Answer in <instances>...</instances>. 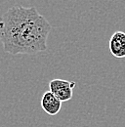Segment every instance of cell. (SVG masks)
Returning <instances> with one entry per match:
<instances>
[{
	"label": "cell",
	"mask_w": 125,
	"mask_h": 127,
	"mask_svg": "<svg viewBox=\"0 0 125 127\" xmlns=\"http://www.w3.org/2000/svg\"><path fill=\"white\" fill-rule=\"evenodd\" d=\"M74 86L75 82L73 81L56 78L49 82V91L52 92L62 103L67 102L72 98Z\"/></svg>",
	"instance_id": "7a4b0ae2"
},
{
	"label": "cell",
	"mask_w": 125,
	"mask_h": 127,
	"mask_svg": "<svg viewBox=\"0 0 125 127\" xmlns=\"http://www.w3.org/2000/svg\"><path fill=\"white\" fill-rule=\"evenodd\" d=\"M109 51L115 58H125V32L117 31L111 35Z\"/></svg>",
	"instance_id": "3957f363"
},
{
	"label": "cell",
	"mask_w": 125,
	"mask_h": 127,
	"mask_svg": "<svg viewBox=\"0 0 125 127\" xmlns=\"http://www.w3.org/2000/svg\"><path fill=\"white\" fill-rule=\"evenodd\" d=\"M40 104L43 111L49 115H56L60 112L62 108V102L50 91H47L43 94Z\"/></svg>",
	"instance_id": "277c9868"
},
{
	"label": "cell",
	"mask_w": 125,
	"mask_h": 127,
	"mask_svg": "<svg viewBox=\"0 0 125 127\" xmlns=\"http://www.w3.org/2000/svg\"><path fill=\"white\" fill-rule=\"evenodd\" d=\"M50 32L51 25L35 7L13 6L0 18V40L12 55L45 51Z\"/></svg>",
	"instance_id": "6da1fadb"
}]
</instances>
